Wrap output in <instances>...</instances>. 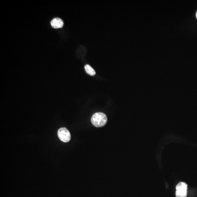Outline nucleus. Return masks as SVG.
I'll return each mask as SVG.
<instances>
[{"label":"nucleus","instance_id":"obj_1","mask_svg":"<svg viewBox=\"0 0 197 197\" xmlns=\"http://www.w3.org/2000/svg\"><path fill=\"white\" fill-rule=\"evenodd\" d=\"M91 121L93 125L97 127L103 126L107 122V116L103 113H95L92 115Z\"/></svg>","mask_w":197,"mask_h":197},{"label":"nucleus","instance_id":"obj_2","mask_svg":"<svg viewBox=\"0 0 197 197\" xmlns=\"http://www.w3.org/2000/svg\"><path fill=\"white\" fill-rule=\"evenodd\" d=\"M187 184L184 182H180L176 186V197H186L187 193Z\"/></svg>","mask_w":197,"mask_h":197},{"label":"nucleus","instance_id":"obj_3","mask_svg":"<svg viewBox=\"0 0 197 197\" xmlns=\"http://www.w3.org/2000/svg\"><path fill=\"white\" fill-rule=\"evenodd\" d=\"M58 135L60 140L64 142H68L70 140V133L66 128L60 129L58 131Z\"/></svg>","mask_w":197,"mask_h":197},{"label":"nucleus","instance_id":"obj_4","mask_svg":"<svg viewBox=\"0 0 197 197\" xmlns=\"http://www.w3.org/2000/svg\"><path fill=\"white\" fill-rule=\"evenodd\" d=\"M52 28L55 29H59L63 26V22L61 19L55 18L53 19L50 22Z\"/></svg>","mask_w":197,"mask_h":197},{"label":"nucleus","instance_id":"obj_5","mask_svg":"<svg viewBox=\"0 0 197 197\" xmlns=\"http://www.w3.org/2000/svg\"><path fill=\"white\" fill-rule=\"evenodd\" d=\"M85 70L87 73L90 76H93L96 74V72L90 65L87 64L85 66Z\"/></svg>","mask_w":197,"mask_h":197},{"label":"nucleus","instance_id":"obj_6","mask_svg":"<svg viewBox=\"0 0 197 197\" xmlns=\"http://www.w3.org/2000/svg\"><path fill=\"white\" fill-rule=\"evenodd\" d=\"M196 18L197 19V12H196Z\"/></svg>","mask_w":197,"mask_h":197}]
</instances>
